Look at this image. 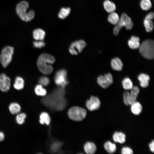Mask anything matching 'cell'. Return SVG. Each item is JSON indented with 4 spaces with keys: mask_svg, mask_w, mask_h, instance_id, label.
Instances as JSON below:
<instances>
[{
    "mask_svg": "<svg viewBox=\"0 0 154 154\" xmlns=\"http://www.w3.org/2000/svg\"><path fill=\"white\" fill-rule=\"evenodd\" d=\"M45 32L41 29H35L33 32V38L36 40H43L45 38Z\"/></svg>",
    "mask_w": 154,
    "mask_h": 154,
    "instance_id": "cell-17",
    "label": "cell"
},
{
    "mask_svg": "<svg viewBox=\"0 0 154 154\" xmlns=\"http://www.w3.org/2000/svg\"><path fill=\"white\" fill-rule=\"evenodd\" d=\"M26 117V115L24 113L18 114L16 118L17 123L20 125L22 124L24 122L25 119Z\"/></svg>",
    "mask_w": 154,
    "mask_h": 154,
    "instance_id": "cell-31",
    "label": "cell"
},
{
    "mask_svg": "<svg viewBox=\"0 0 154 154\" xmlns=\"http://www.w3.org/2000/svg\"><path fill=\"white\" fill-rule=\"evenodd\" d=\"M24 81L21 77L17 76L15 78L13 86L16 89L20 90L23 89L24 87Z\"/></svg>",
    "mask_w": 154,
    "mask_h": 154,
    "instance_id": "cell-22",
    "label": "cell"
},
{
    "mask_svg": "<svg viewBox=\"0 0 154 154\" xmlns=\"http://www.w3.org/2000/svg\"><path fill=\"white\" fill-rule=\"evenodd\" d=\"M149 146L150 151L153 153L154 152V141L153 140L149 143Z\"/></svg>",
    "mask_w": 154,
    "mask_h": 154,
    "instance_id": "cell-37",
    "label": "cell"
},
{
    "mask_svg": "<svg viewBox=\"0 0 154 154\" xmlns=\"http://www.w3.org/2000/svg\"><path fill=\"white\" fill-rule=\"evenodd\" d=\"M112 138L115 142L121 144L125 143L126 141V135L121 132H115L113 134Z\"/></svg>",
    "mask_w": 154,
    "mask_h": 154,
    "instance_id": "cell-14",
    "label": "cell"
},
{
    "mask_svg": "<svg viewBox=\"0 0 154 154\" xmlns=\"http://www.w3.org/2000/svg\"><path fill=\"white\" fill-rule=\"evenodd\" d=\"M121 153L122 154H132L133 153V151L130 148L127 147H124L122 148Z\"/></svg>",
    "mask_w": 154,
    "mask_h": 154,
    "instance_id": "cell-35",
    "label": "cell"
},
{
    "mask_svg": "<svg viewBox=\"0 0 154 154\" xmlns=\"http://www.w3.org/2000/svg\"><path fill=\"white\" fill-rule=\"evenodd\" d=\"M101 102L97 97L92 96L86 102V106L89 110L93 111L97 110L100 107Z\"/></svg>",
    "mask_w": 154,
    "mask_h": 154,
    "instance_id": "cell-10",
    "label": "cell"
},
{
    "mask_svg": "<svg viewBox=\"0 0 154 154\" xmlns=\"http://www.w3.org/2000/svg\"><path fill=\"white\" fill-rule=\"evenodd\" d=\"M86 44L83 40H81L72 42L69 49L70 53L73 55H77L81 53L86 47Z\"/></svg>",
    "mask_w": 154,
    "mask_h": 154,
    "instance_id": "cell-8",
    "label": "cell"
},
{
    "mask_svg": "<svg viewBox=\"0 0 154 154\" xmlns=\"http://www.w3.org/2000/svg\"><path fill=\"white\" fill-rule=\"evenodd\" d=\"M55 61L52 56L47 53H43L38 57L37 64L39 71L44 74H48L52 72L53 68L52 64Z\"/></svg>",
    "mask_w": 154,
    "mask_h": 154,
    "instance_id": "cell-1",
    "label": "cell"
},
{
    "mask_svg": "<svg viewBox=\"0 0 154 154\" xmlns=\"http://www.w3.org/2000/svg\"><path fill=\"white\" fill-rule=\"evenodd\" d=\"M154 17V14L153 12H150L148 13L145 16V18L152 20Z\"/></svg>",
    "mask_w": 154,
    "mask_h": 154,
    "instance_id": "cell-36",
    "label": "cell"
},
{
    "mask_svg": "<svg viewBox=\"0 0 154 154\" xmlns=\"http://www.w3.org/2000/svg\"><path fill=\"white\" fill-rule=\"evenodd\" d=\"M118 15L116 13L113 12L110 13L108 17V21L112 24L116 25L119 20Z\"/></svg>",
    "mask_w": 154,
    "mask_h": 154,
    "instance_id": "cell-25",
    "label": "cell"
},
{
    "mask_svg": "<svg viewBox=\"0 0 154 154\" xmlns=\"http://www.w3.org/2000/svg\"><path fill=\"white\" fill-rule=\"evenodd\" d=\"M86 115V110L84 109L77 106L73 107L68 111V115L71 119L80 121L85 118Z\"/></svg>",
    "mask_w": 154,
    "mask_h": 154,
    "instance_id": "cell-6",
    "label": "cell"
},
{
    "mask_svg": "<svg viewBox=\"0 0 154 154\" xmlns=\"http://www.w3.org/2000/svg\"><path fill=\"white\" fill-rule=\"evenodd\" d=\"M104 8L106 11L109 13L114 12L116 9V6L115 4L109 1L106 0L103 3Z\"/></svg>",
    "mask_w": 154,
    "mask_h": 154,
    "instance_id": "cell-20",
    "label": "cell"
},
{
    "mask_svg": "<svg viewBox=\"0 0 154 154\" xmlns=\"http://www.w3.org/2000/svg\"><path fill=\"white\" fill-rule=\"evenodd\" d=\"M9 108L10 112L13 115L17 114L21 110L20 106L17 103L14 102L11 104Z\"/></svg>",
    "mask_w": 154,
    "mask_h": 154,
    "instance_id": "cell-21",
    "label": "cell"
},
{
    "mask_svg": "<svg viewBox=\"0 0 154 154\" xmlns=\"http://www.w3.org/2000/svg\"><path fill=\"white\" fill-rule=\"evenodd\" d=\"M35 91L36 94L38 96H44L46 94V90L40 84L36 86L35 88Z\"/></svg>",
    "mask_w": 154,
    "mask_h": 154,
    "instance_id": "cell-28",
    "label": "cell"
},
{
    "mask_svg": "<svg viewBox=\"0 0 154 154\" xmlns=\"http://www.w3.org/2000/svg\"><path fill=\"white\" fill-rule=\"evenodd\" d=\"M140 39L137 37L132 36L128 41L129 47L133 49H136L139 48L140 46Z\"/></svg>",
    "mask_w": 154,
    "mask_h": 154,
    "instance_id": "cell-15",
    "label": "cell"
},
{
    "mask_svg": "<svg viewBox=\"0 0 154 154\" xmlns=\"http://www.w3.org/2000/svg\"><path fill=\"white\" fill-rule=\"evenodd\" d=\"M14 48L10 46H7L2 50L0 55V60L3 66L6 68L11 62L14 52Z\"/></svg>",
    "mask_w": 154,
    "mask_h": 154,
    "instance_id": "cell-5",
    "label": "cell"
},
{
    "mask_svg": "<svg viewBox=\"0 0 154 154\" xmlns=\"http://www.w3.org/2000/svg\"><path fill=\"white\" fill-rule=\"evenodd\" d=\"M152 20L145 18L143 21V24L146 31L150 32L152 31L153 29V24Z\"/></svg>",
    "mask_w": 154,
    "mask_h": 154,
    "instance_id": "cell-27",
    "label": "cell"
},
{
    "mask_svg": "<svg viewBox=\"0 0 154 154\" xmlns=\"http://www.w3.org/2000/svg\"><path fill=\"white\" fill-rule=\"evenodd\" d=\"M70 11V9L69 7H63L60 9L58 16L61 19H64L69 15Z\"/></svg>",
    "mask_w": 154,
    "mask_h": 154,
    "instance_id": "cell-26",
    "label": "cell"
},
{
    "mask_svg": "<svg viewBox=\"0 0 154 154\" xmlns=\"http://www.w3.org/2000/svg\"><path fill=\"white\" fill-rule=\"evenodd\" d=\"M139 92V89L137 86H133L130 90L129 94L134 99L136 100Z\"/></svg>",
    "mask_w": 154,
    "mask_h": 154,
    "instance_id": "cell-32",
    "label": "cell"
},
{
    "mask_svg": "<svg viewBox=\"0 0 154 154\" xmlns=\"http://www.w3.org/2000/svg\"><path fill=\"white\" fill-rule=\"evenodd\" d=\"M123 100L124 104L126 106L130 105L136 100L133 98L128 92H125L123 94Z\"/></svg>",
    "mask_w": 154,
    "mask_h": 154,
    "instance_id": "cell-24",
    "label": "cell"
},
{
    "mask_svg": "<svg viewBox=\"0 0 154 154\" xmlns=\"http://www.w3.org/2000/svg\"><path fill=\"white\" fill-rule=\"evenodd\" d=\"M50 122V119L48 114L46 112H43L40 116L39 122L40 124H46L47 125L49 124Z\"/></svg>",
    "mask_w": 154,
    "mask_h": 154,
    "instance_id": "cell-23",
    "label": "cell"
},
{
    "mask_svg": "<svg viewBox=\"0 0 154 154\" xmlns=\"http://www.w3.org/2000/svg\"><path fill=\"white\" fill-rule=\"evenodd\" d=\"M98 84L104 88H106L113 83V78L112 74L108 73L104 75H100L97 78Z\"/></svg>",
    "mask_w": 154,
    "mask_h": 154,
    "instance_id": "cell-9",
    "label": "cell"
},
{
    "mask_svg": "<svg viewBox=\"0 0 154 154\" xmlns=\"http://www.w3.org/2000/svg\"><path fill=\"white\" fill-rule=\"evenodd\" d=\"M122 84L123 88L126 90H130L133 87V83L128 78H124L122 81Z\"/></svg>",
    "mask_w": 154,
    "mask_h": 154,
    "instance_id": "cell-29",
    "label": "cell"
},
{
    "mask_svg": "<svg viewBox=\"0 0 154 154\" xmlns=\"http://www.w3.org/2000/svg\"><path fill=\"white\" fill-rule=\"evenodd\" d=\"M38 82L42 86H45L48 85L50 80L49 78L47 77L43 76L40 78L38 80Z\"/></svg>",
    "mask_w": 154,
    "mask_h": 154,
    "instance_id": "cell-33",
    "label": "cell"
},
{
    "mask_svg": "<svg viewBox=\"0 0 154 154\" xmlns=\"http://www.w3.org/2000/svg\"><path fill=\"white\" fill-rule=\"evenodd\" d=\"M139 52L144 58L152 59L154 56V42L153 40H147L143 41L139 47Z\"/></svg>",
    "mask_w": 154,
    "mask_h": 154,
    "instance_id": "cell-3",
    "label": "cell"
},
{
    "mask_svg": "<svg viewBox=\"0 0 154 154\" xmlns=\"http://www.w3.org/2000/svg\"><path fill=\"white\" fill-rule=\"evenodd\" d=\"M140 5L143 10L148 11L151 8L152 4L150 0H141Z\"/></svg>",
    "mask_w": 154,
    "mask_h": 154,
    "instance_id": "cell-30",
    "label": "cell"
},
{
    "mask_svg": "<svg viewBox=\"0 0 154 154\" xmlns=\"http://www.w3.org/2000/svg\"><path fill=\"white\" fill-rule=\"evenodd\" d=\"M104 148L108 153L111 154L115 153L117 149L115 144L109 141H107L104 143Z\"/></svg>",
    "mask_w": 154,
    "mask_h": 154,
    "instance_id": "cell-19",
    "label": "cell"
},
{
    "mask_svg": "<svg viewBox=\"0 0 154 154\" xmlns=\"http://www.w3.org/2000/svg\"><path fill=\"white\" fill-rule=\"evenodd\" d=\"M67 75V71L65 69H61L56 72L54 77L55 83L64 88L68 83Z\"/></svg>",
    "mask_w": 154,
    "mask_h": 154,
    "instance_id": "cell-7",
    "label": "cell"
},
{
    "mask_svg": "<svg viewBox=\"0 0 154 154\" xmlns=\"http://www.w3.org/2000/svg\"><path fill=\"white\" fill-rule=\"evenodd\" d=\"M45 42L42 40H37L33 42L34 47L36 48H41L44 47L45 45Z\"/></svg>",
    "mask_w": 154,
    "mask_h": 154,
    "instance_id": "cell-34",
    "label": "cell"
},
{
    "mask_svg": "<svg viewBox=\"0 0 154 154\" xmlns=\"http://www.w3.org/2000/svg\"><path fill=\"white\" fill-rule=\"evenodd\" d=\"M141 86L143 88L147 87L149 84L150 77L148 75L144 73H141L138 76Z\"/></svg>",
    "mask_w": 154,
    "mask_h": 154,
    "instance_id": "cell-12",
    "label": "cell"
},
{
    "mask_svg": "<svg viewBox=\"0 0 154 154\" xmlns=\"http://www.w3.org/2000/svg\"><path fill=\"white\" fill-rule=\"evenodd\" d=\"M5 137L4 134L1 132H0V142L3 141Z\"/></svg>",
    "mask_w": 154,
    "mask_h": 154,
    "instance_id": "cell-38",
    "label": "cell"
},
{
    "mask_svg": "<svg viewBox=\"0 0 154 154\" xmlns=\"http://www.w3.org/2000/svg\"><path fill=\"white\" fill-rule=\"evenodd\" d=\"M11 87V79L5 74L0 75V89L2 92L8 91Z\"/></svg>",
    "mask_w": 154,
    "mask_h": 154,
    "instance_id": "cell-11",
    "label": "cell"
},
{
    "mask_svg": "<svg viewBox=\"0 0 154 154\" xmlns=\"http://www.w3.org/2000/svg\"><path fill=\"white\" fill-rule=\"evenodd\" d=\"M29 5L27 2L22 1L17 5L16 11L20 18L23 21H29L33 19L35 17L34 12L33 10L27 11Z\"/></svg>",
    "mask_w": 154,
    "mask_h": 154,
    "instance_id": "cell-2",
    "label": "cell"
},
{
    "mask_svg": "<svg viewBox=\"0 0 154 154\" xmlns=\"http://www.w3.org/2000/svg\"><path fill=\"white\" fill-rule=\"evenodd\" d=\"M131 110L135 115H139L142 112L143 109L142 106L140 103L136 101L131 105Z\"/></svg>",
    "mask_w": 154,
    "mask_h": 154,
    "instance_id": "cell-13",
    "label": "cell"
},
{
    "mask_svg": "<svg viewBox=\"0 0 154 154\" xmlns=\"http://www.w3.org/2000/svg\"><path fill=\"white\" fill-rule=\"evenodd\" d=\"M111 64L112 68L114 70L120 71L122 69L123 63L121 60L118 58H113L111 61Z\"/></svg>",
    "mask_w": 154,
    "mask_h": 154,
    "instance_id": "cell-16",
    "label": "cell"
},
{
    "mask_svg": "<svg viewBox=\"0 0 154 154\" xmlns=\"http://www.w3.org/2000/svg\"><path fill=\"white\" fill-rule=\"evenodd\" d=\"M116 25L114 29L113 33L114 35H117L123 27H125L127 30H131L133 27V24L130 17L123 13L121 14L118 23Z\"/></svg>",
    "mask_w": 154,
    "mask_h": 154,
    "instance_id": "cell-4",
    "label": "cell"
},
{
    "mask_svg": "<svg viewBox=\"0 0 154 154\" xmlns=\"http://www.w3.org/2000/svg\"><path fill=\"white\" fill-rule=\"evenodd\" d=\"M84 149L87 153L93 154L96 152V147L94 143L88 142L85 144L84 146Z\"/></svg>",
    "mask_w": 154,
    "mask_h": 154,
    "instance_id": "cell-18",
    "label": "cell"
}]
</instances>
